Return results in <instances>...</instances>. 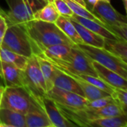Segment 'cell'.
I'll return each mask as SVG.
<instances>
[{"instance_id":"83f0119b","label":"cell","mask_w":127,"mask_h":127,"mask_svg":"<svg viewBox=\"0 0 127 127\" xmlns=\"http://www.w3.org/2000/svg\"><path fill=\"white\" fill-rule=\"evenodd\" d=\"M70 72V71H69ZM71 74H73L74 76L81 78L82 80L91 83L92 85L102 89L103 91L109 93L110 95L113 92V87L110 86L109 84H107L106 82H104L102 79H100L99 77H95V76H92V75H88V74H74L71 72Z\"/></svg>"},{"instance_id":"74e56055","label":"cell","mask_w":127,"mask_h":127,"mask_svg":"<svg viewBox=\"0 0 127 127\" xmlns=\"http://www.w3.org/2000/svg\"><path fill=\"white\" fill-rule=\"evenodd\" d=\"M0 86H4V81H3V80L1 79V77H0Z\"/></svg>"},{"instance_id":"cb8c5ba5","label":"cell","mask_w":127,"mask_h":127,"mask_svg":"<svg viewBox=\"0 0 127 127\" xmlns=\"http://www.w3.org/2000/svg\"><path fill=\"white\" fill-rule=\"evenodd\" d=\"M0 59L1 61L10 63L21 70H25L27 65L28 59V57L16 54L7 48L0 46Z\"/></svg>"},{"instance_id":"6da1fadb","label":"cell","mask_w":127,"mask_h":127,"mask_svg":"<svg viewBox=\"0 0 127 127\" xmlns=\"http://www.w3.org/2000/svg\"><path fill=\"white\" fill-rule=\"evenodd\" d=\"M22 25L28 36L33 47H48L59 44L73 47L75 45L54 22L33 19Z\"/></svg>"},{"instance_id":"4fadbf2b","label":"cell","mask_w":127,"mask_h":127,"mask_svg":"<svg viewBox=\"0 0 127 127\" xmlns=\"http://www.w3.org/2000/svg\"><path fill=\"white\" fill-rule=\"evenodd\" d=\"M33 53L40 54L45 57L52 60H58L67 62L68 61L72 47L68 45L59 44L53 45L48 47L33 46Z\"/></svg>"},{"instance_id":"ffe728a7","label":"cell","mask_w":127,"mask_h":127,"mask_svg":"<svg viewBox=\"0 0 127 127\" xmlns=\"http://www.w3.org/2000/svg\"><path fill=\"white\" fill-rule=\"evenodd\" d=\"M62 71L65 72V74H67L68 75L71 76V77H73L79 84L80 87L81 88V89L83 90L84 95H85V97L88 100H94L96 99H99L101 97H105L107 96H109L110 95L104 91H103L102 89L92 85L91 83L82 80L80 77H77L76 76H74L73 74H71L69 71H65V70H61Z\"/></svg>"},{"instance_id":"44dd1931","label":"cell","mask_w":127,"mask_h":127,"mask_svg":"<svg viewBox=\"0 0 127 127\" xmlns=\"http://www.w3.org/2000/svg\"><path fill=\"white\" fill-rule=\"evenodd\" d=\"M103 48L127 63V41L104 38Z\"/></svg>"},{"instance_id":"30bf717a","label":"cell","mask_w":127,"mask_h":127,"mask_svg":"<svg viewBox=\"0 0 127 127\" xmlns=\"http://www.w3.org/2000/svg\"><path fill=\"white\" fill-rule=\"evenodd\" d=\"M46 97H50L58 104L73 109L86 107V105L89 101L86 97L57 86H54L47 92Z\"/></svg>"},{"instance_id":"484cf974","label":"cell","mask_w":127,"mask_h":127,"mask_svg":"<svg viewBox=\"0 0 127 127\" xmlns=\"http://www.w3.org/2000/svg\"><path fill=\"white\" fill-rule=\"evenodd\" d=\"M59 16L60 14L56 10L53 3L51 1H48L45 5H44L33 14V19L54 23Z\"/></svg>"},{"instance_id":"7c38bea8","label":"cell","mask_w":127,"mask_h":127,"mask_svg":"<svg viewBox=\"0 0 127 127\" xmlns=\"http://www.w3.org/2000/svg\"><path fill=\"white\" fill-rule=\"evenodd\" d=\"M26 127H54L42 108L31 97V104L25 115Z\"/></svg>"},{"instance_id":"e0dca14e","label":"cell","mask_w":127,"mask_h":127,"mask_svg":"<svg viewBox=\"0 0 127 127\" xmlns=\"http://www.w3.org/2000/svg\"><path fill=\"white\" fill-rule=\"evenodd\" d=\"M56 68V67H55ZM54 86L62 89L76 93L83 97L85 95L77 82L71 76L56 68V74L54 80Z\"/></svg>"},{"instance_id":"d6986e66","label":"cell","mask_w":127,"mask_h":127,"mask_svg":"<svg viewBox=\"0 0 127 127\" xmlns=\"http://www.w3.org/2000/svg\"><path fill=\"white\" fill-rule=\"evenodd\" d=\"M0 127H26L25 115L0 108Z\"/></svg>"},{"instance_id":"836d02e7","label":"cell","mask_w":127,"mask_h":127,"mask_svg":"<svg viewBox=\"0 0 127 127\" xmlns=\"http://www.w3.org/2000/svg\"><path fill=\"white\" fill-rule=\"evenodd\" d=\"M71 1H74V2H75V3H77V4H80V5H81L83 7L87 8V4H86V1L84 0H71Z\"/></svg>"},{"instance_id":"52a82bcc","label":"cell","mask_w":127,"mask_h":127,"mask_svg":"<svg viewBox=\"0 0 127 127\" xmlns=\"http://www.w3.org/2000/svg\"><path fill=\"white\" fill-rule=\"evenodd\" d=\"M1 45L28 58L34 54L32 43L22 25L7 24Z\"/></svg>"},{"instance_id":"d6a6232c","label":"cell","mask_w":127,"mask_h":127,"mask_svg":"<svg viewBox=\"0 0 127 127\" xmlns=\"http://www.w3.org/2000/svg\"><path fill=\"white\" fill-rule=\"evenodd\" d=\"M84 1H86V3L87 4V8L88 9L89 8L91 10L96 4V3L100 0H84Z\"/></svg>"},{"instance_id":"d4e9b609","label":"cell","mask_w":127,"mask_h":127,"mask_svg":"<svg viewBox=\"0 0 127 127\" xmlns=\"http://www.w3.org/2000/svg\"><path fill=\"white\" fill-rule=\"evenodd\" d=\"M36 55L38 60L41 72L42 74V76L45 82L47 92H48L50 89H51L54 86V77L56 74V68L43 57L38 55V54H36Z\"/></svg>"},{"instance_id":"5b68a950","label":"cell","mask_w":127,"mask_h":127,"mask_svg":"<svg viewBox=\"0 0 127 127\" xmlns=\"http://www.w3.org/2000/svg\"><path fill=\"white\" fill-rule=\"evenodd\" d=\"M9 11L6 12L5 19L7 24L22 25L33 19V14L48 0H6Z\"/></svg>"},{"instance_id":"277c9868","label":"cell","mask_w":127,"mask_h":127,"mask_svg":"<svg viewBox=\"0 0 127 127\" xmlns=\"http://www.w3.org/2000/svg\"><path fill=\"white\" fill-rule=\"evenodd\" d=\"M73 47L80 50L92 61H95L104 67L115 71L127 80V63L107 51L103 48L94 47L86 44H75Z\"/></svg>"},{"instance_id":"9c48e42d","label":"cell","mask_w":127,"mask_h":127,"mask_svg":"<svg viewBox=\"0 0 127 127\" xmlns=\"http://www.w3.org/2000/svg\"><path fill=\"white\" fill-rule=\"evenodd\" d=\"M31 104V97L23 87L5 86L0 108L25 115Z\"/></svg>"},{"instance_id":"f35d334b","label":"cell","mask_w":127,"mask_h":127,"mask_svg":"<svg viewBox=\"0 0 127 127\" xmlns=\"http://www.w3.org/2000/svg\"><path fill=\"white\" fill-rule=\"evenodd\" d=\"M101 1H106V2H110L111 0H101Z\"/></svg>"},{"instance_id":"603a6c76","label":"cell","mask_w":127,"mask_h":127,"mask_svg":"<svg viewBox=\"0 0 127 127\" xmlns=\"http://www.w3.org/2000/svg\"><path fill=\"white\" fill-rule=\"evenodd\" d=\"M54 23L74 44H83V41L80 38L75 27L68 18L60 15Z\"/></svg>"},{"instance_id":"8d00e7d4","label":"cell","mask_w":127,"mask_h":127,"mask_svg":"<svg viewBox=\"0 0 127 127\" xmlns=\"http://www.w3.org/2000/svg\"><path fill=\"white\" fill-rule=\"evenodd\" d=\"M1 59H0V77L2 79V71H1Z\"/></svg>"},{"instance_id":"2e32d148","label":"cell","mask_w":127,"mask_h":127,"mask_svg":"<svg viewBox=\"0 0 127 127\" xmlns=\"http://www.w3.org/2000/svg\"><path fill=\"white\" fill-rule=\"evenodd\" d=\"M69 18H71L72 19L75 20L78 23L81 24L84 27L87 28L90 31L101 36L103 38H107V39H118V40L123 39L121 37H119L117 34H115L114 32H112L110 29H109L107 27L102 25L97 22L79 16L76 14H73V16Z\"/></svg>"},{"instance_id":"7a4b0ae2","label":"cell","mask_w":127,"mask_h":127,"mask_svg":"<svg viewBox=\"0 0 127 127\" xmlns=\"http://www.w3.org/2000/svg\"><path fill=\"white\" fill-rule=\"evenodd\" d=\"M57 105L62 114L66 118H68L72 123L75 124L77 126L80 127H86V124L88 121H91L95 119L127 115L124 112L121 107L116 104H110L100 109L89 107L73 109L62 106L58 103H57Z\"/></svg>"},{"instance_id":"ba28073f","label":"cell","mask_w":127,"mask_h":127,"mask_svg":"<svg viewBox=\"0 0 127 127\" xmlns=\"http://www.w3.org/2000/svg\"><path fill=\"white\" fill-rule=\"evenodd\" d=\"M48 60L54 67L60 70H65L74 74H84L88 75H92L95 77H98L97 72L95 71L92 60H89L86 55L78 48L72 47L70 58L68 61L65 62L58 60H52L44 57L40 54H37Z\"/></svg>"},{"instance_id":"ab89813d","label":"cell","mask_w":127,"mask_h":127,"mask_svg":"<svg viewBox=\"0 0 127 127\" xmlns=\"http://www.w3.org/2000/svg\"><path fill=\"white\" fill-rule=\"evenodd\" d=\"M52 1V0H48V1Z\"/></svg>"},{"instance_id":"ac0fdd59","label":"cell","mask_w":127,"mask_h":127,"mask_svg":"<svg viewBox=\"0 0 127 127\" xmlns=\"http://www.w3.org/2000/svg\"><path fill=\"white\" fill-rule=\"evenodd\" d=\"M68 19L71 20V22L75 27L78 34L80 35V38L83 41V44L92 45L94 47H97V48H103V45H104L103 37L90 31L89 29L84 27L83 25L78 23L75 20L72 19L71 18H68Z\"/></svg>"},{"instance_id":"5bb4252c","label":"cell","mask_w":127,"mask_h":127,"mask_svg":"<svg viewBox=\"0 0 127 127\" xmlns=\"http://www.w3.org/2000/svg\"><path fill=\"white\" fill-rule=\"evenodd\" d=\"M92 65L97 72L98 77L104 82L113 88H118L124 90H127V80L118 74L114 71H112L100 63L92 61Z\"/></svg>"},{"instance_id":"1f68e13d","label":"cell","mask_w":127,"mask_h":127,"mask_svg":"<svg viewBox=\"0 0 127 127\" xmlns=\"http://www.w3.org/2000/svg\"><path fill=\"white\" fill-rule=\"evenodd\" d=\"M7 28V23L6 19L3 16L0 15V46L1 45Z\"/></svg>"},{"instance_id":"4dcf8cb0","label":"cell","mask_w":127,"mask_h":127,"mask_svg":"<svg viewBox=\"0 0 127 127\" xmlns=\"http://www.w3.org/2000/svg\"><path fill=\"white\" fill-rule=\"evenodd\" d=\"M110 104H115V102L111 95L105 97L96 99L94 100H89L87 104L86 105V107L94 108V109H100V108H103Z\"/></svg>"},{"instance_id":"7402d4cb","label":"cell","mask_w":127,"mask_h":127,"mask_svg":"<svg viewBox=\"0 0 127 127\" xmlns=\"http://www.w3.org/2000/svg\"><path fill=\"white\" fill-rule=\"evenodd\" d=\"M86 127H127V115L106 117L88 121Z\"/></svg>"},{"instance_id":"f1b7e54d","label":"cell","mask_w":127,"mask_h":127,"mask_svg":"<svg viewBox=\"0 0 127 127\" xmlns=\"http://www.w3.org/2000/svg\"><path fill=\"white\" fill-rule=\"evenodd\" d=\"M111 96L114 99L115 104L120 106L124 112L127 115V90L114 88Z\"/></svg>"},{"instance_id":"f546056e","label":"cell","mask_w":127,"mask_h":127,"mask_svg":"<svg viewBox=\"0 0 127 127\" xmlns=\"http://www.w3.org/2000/svg\"><path fill=\"white\" fill-rule=\"evenodd\" d=\"M51 1L53 3L54 6L60 16L66 18H69L73 16V11L64 0H52Z\"/></svg>"},{"instance_id":"3957f363","label":"cell","mask_w":127,"mask_h":127,"mask_svg":"<svg viewBox=\"0 0 127 127\" xmlns=\"http://www.w3.org/2000/svg\"><path fill=\"white\" fill-rule=\"evenodd\" d=\"M23 88L30 97L42 108V99L46 97L47 89L35 54L28 59L27 65L24 70Z\"/></svg>"},{"instance_id":"8fae6325","label":"cell","mask_w":127,"mask_h":127,"mask_svg":"<svg viewBox=\"0 0 127 127\" xmlns=\"http://www.w3.org/2000/svg\"><path fill=\"white\" fill-rule=\"evenodd\" d=\"M42 109L54 127H73L77 126L62 114L56 102L50 97H45L42 99Z\"/></svg>"},{"instance_id":"d590c367","label":"cell","mask_w":127,"mask_h":127,"mask_svg":"<svg viewBox=\"0 0 127 127\" xmlns=\"http://www.w3.org/2000/svg\"><path fill=\"white\" fill-rule=\"evenodd\" d=\"M0 15H1V16H3L4 18H5V16H6V12L0 7Z\"/></svg>"},{"instance_id":"8992f818","label":"cell","mask_w":127,"mask_h":127,"mask_svg":"<svg viewBox=\"0 0 127 127\" xmlns=\"http://www.w3.org/2000/svg\"><path fill=\"white\" fill-rule=\"evenodd\" d=\"M90 10L109 26L119 37L127 41V16L118 12L110 2L100 0Z\"/></svg>"},{"instance_id":"4316f807","label":"cell","mask_w":127,"mask_h":127,"mask_svg":"<svg viewBox=\"0 0 127 127\" xmlns=\"http://www.w3.org/2000/svg\"><path fill=\"white\" fill-rule=\"evenodd\" d=\"M64 1L68 4V6L70 7V8L73 11L74 14H76V15L79 16H81V17H83V18L89 19L93 20L95 22H97L100 23V25L107 27L109 29H110L112 31V30L109 28V26H108L106 24H105L99 17L95 16L89 9H88L86 7H83V6H81V5L77 4V3H75V2H74V1H72L71 0H64Z\"/></svg>"},{"instance_id":"e575fe53","label":"cell","mask_w":127,"mask_h":127,"mask_svg":"<svg viewBox=\"0 0 127 127\" xmlns=\"http://www.w3.org/2000/svg\"><path fill=\"white\" fill-rule=\"evenodd\" d=\"M4 89H5V86H0V105H1V99H2V96H3Z\"/></svg>"},{"instance_id":"9a60e30c","label":"cell","mask_w":127,"mask_h":127,"mask_svg":"<svg viewBox=\"0 0 127 127\" xmlns=\"http://www.w3.org/2000/svg\"><path fill=\"white\" fill-rule=\"evenodd\" d=\"M1 65L2 71V79L5 86H24V70H21L10 63L2 61Z\"/></svg>"}]
</instances>
